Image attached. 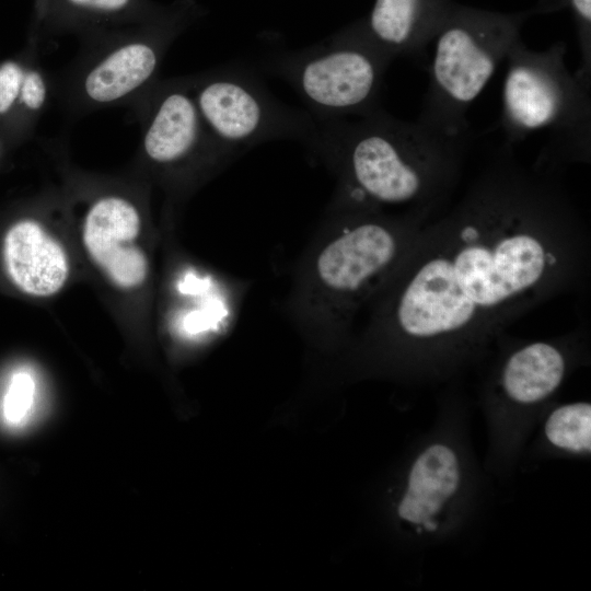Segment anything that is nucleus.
<instances>
[{"label": "nucleus", "mask_w": 591, "mask_h": 591, "mask_svg": "<svg viewBox=\"0 0 591 591\" xmlns=\"http://www.w3.org/2000/svg\"><path fill=\"white\" fill-rule=\"evenodd\" d=\"M23 74L14 62H5L0 67V114L5 113L21 91Z\"/></svg>", "instance_id": "18"}, {"label": "nucleus", "mask_w": 591, "mask_h": 591, "mask_svg": "<svg viewBox=\"0 0 591 591\" xmlns=\"http://www.w3.org/2000/svg\"><path fill=\"white\" fill-rule=\"evenodd\" d=\"M464 460L455 445L434 440L414 457L396 503V517L418 536L438 533L462 496Z\"/></svg>", "instance_id": "8"}, {"label": "nucleus", "mask_w": 591, "mask_h": 591, "mask_svg": "<svg viewBox=\"0 0 591 591\" xmlns=\"http://www.w3.org/2000/svg\"><path fill=\"white\" fill-rule=\"evenodd\" d=\"M194 101L209 132L233 160L273 140L292 139L308 147L316 134V120L308 111L278 101L240 67L204 81Z\"/></svg>", "instance_id": "7"}, {"label": "nucleus", "mask_w": 591, "mask_h": 591, "mask_svg": "<svg viewBox=\"0 0 591 591\" xmlns=\"http://www.w3.org/2000/svg\"><path fill=\"white\" fill-rule=\"evenodd\" d=\"M158 56L153 47L143 43L123 46L85 78L84 89L96 102H112L143 84L154 72Z\"/></svg>", "instance_id": "14"}, {"label": "nucleus", "mask_w": 591, "mask_h": 591, "mask_svg": "<svg viewBox=\"0 0 591 591\" xmlns=\"http://www.w3.org/2000/svg\"><path fill=\"white\" fill-rule=\"evenodd\" d=\"M450 7L443 0H375L363 32L393 59L422 62Z\"/></svg>", "instance_id": "12"}, {"label": "nucleus", "mask_w": 591, "mask_h": 591, "mask_svg": "<svg viewBox=\"0 0 591 591\" xmlns=\"http://www.w3.org/2000/svg\"><path fill=\"white\" fill-rule=\"evenodd\" d=\"M393 58L363 31L268 58L265 68L285 80L316 120L357 116L378 106Z\"/></svg>", "instance_id": "6"}, {"label": "nucleus", "mask_w": 591, "mask_h": 591, "mask_svg": "<svg viewBox=\"0 0 591 591\" xmlns=\"http://www.w3.org/2000/svg\"><path fill=\"white\" fill-rule=\"evenodd\" d=\"M524 15L450 7L432 42L429 84L419 117L465 134V113L482 93L511 46Z\"/></svg>", "instance_id": "4"}, {"label": "nucleus", "mask_w": 591, "mask_h": 591, "mask_svg": "<svg viewBox=\"0 0 591 591\" xmlns=\"http://www.w3.org/2000/svg\"><path fill=\"white\" fill-rule=\"evenodd\" d=\"M565 54L563 42L543 51L528 48L521 38L511 46L500 117L509 141L548 129L555 150L586 151L589 147L591 81L568 70Z\"/></svg>", "instance_id": "5"}, {"label": "nucleus", "mask_w": 591, "mask_h": 591, "mask_svg": "<svg viewBox=\"0 0 591 591\" xmlns=\"http://www.w3.org/2000/svg\"><path fill=\"white\" fill-rule=\"evenodd\" d=\"M566 360L554 345L536 341L510 355L501 372V389L513 404L526 407L543 403L560 386Z\"/></svg>", "instance_id": "13"}, {"label": "nucleus", "mask_w": 591, "mask_h": 591, "mask_svg": "<svg viewBox=\"0 0 591 591\" xmlns=\"http://www.w3.org/2000/svg\"><path fill=\"white\" fill-rule=\"evenodd\" d=\"M205 128L195 101L185 91H169L161 99L146 132V153L161 165L179 164L199 154L223 166L216 158L200 153L201 150L219 152L233 162L211 134H205Z\"/></svg>", "instance_id": "11"}, {"label": "nucleus", "mask_w": 591, "mask_h": 591, "mask_svg": "<svg viewBox=\"0 0 591 591\" xmlns=\"http://www.w3.org/2000/svg\"><path fill=\"white\" fill-rule=\"evenodd\" d=\"M76 5L101 10V11H117L126 7L129 0H69Z\"/></svg>", "instance_id": "20"}, {"label": "nucleus", "mask_w": 591, "mask_h": 591, "mask_svg": "<svg viewBox=\"0 0 591 591\" xmlns=\"http://www.w3.org/2000/svg\"><path fill=\"white\" fill-rule=\"evenodd\" d=\"M35 395V382L26 371L14 373L3 399V413L8 421L21 422L30 413Z\"/></svg>", "instance_id": "16"}, {"label": "nucleus", "mask_w": 591, "mask_h": 591, "mask_svg": "<svg viewBox=\"0 0 591 591\" xmlns=\"http://www.w3.org/2000/svg\"><path fill=\"white\" fill-rule=\"evenodd\" d=\"M2 259L11 282L33 297L57 293L69 276V260L61 244L31 219L20 220L7 230Z\"/></svg>", "instance_id": "10"}, {"label": "nucleus", "mask_w": 591, "mask_h": 591, "mask_svg": "<svg viewBox=\"0 0 591 591\" xmlns=\"http://www.w3.org/2000/svg\"><path fill=\"white\" fill-rule=\"evenodd\" d=\"M351 117L315 119L308 148L337 178L333 199L375 208L431 194L451 174L470 138L420 117L395 118L380 107Z\"/></svg>", "instance_id": "1"}, {"label": "nucleus", "mask_w": 591, "mask_h": 591, "mask_svg": "<svg viewBox=\"0 0 591 591\" xmlns=\"http://www.w3.org/2000/svg\"><path fill=\"white\" fill-rule=\"evenodd\" d=\"M569 5L576 15L579 31L581 67L580 76L591 78V0H569Z\"/></svg>", "instance_id": "17"}, {"label": "nucleus", "mask_w": 591, "mask_h": 591, "mask_svg": "<svg viewBox=\"0 0 591 591\" xmlns=\"http://www.w3.org/2000/svg\"><path fill=\"white\" fill-rule=\"evenodd\" d=\"M470 230L467 243L426 260L398 292L389 323L401 334L433 339L456 333L542 279L548 255L536 235L511 229L484 237Z\"/></svg>", "instance_id": "2"}, {"label": "nucleus", "mask_w": 591, "mask_h": 591, "mask_svg": "<svg viewBox=\"0 0 591 591\" xmlns=\"http://www.w3.org/2000/svg\"><path fill=\"white\" fill-rule=\"evenodd\" d=\"M543 433L554 448L573 455H589L591 450V405L575 402L560 405L545 419Z\"/></svg>", "instance_id": "15"}, {"label": "nucleus", "mask_w": 591, "mask_h": 591, "mask_svg": "<svg viewBox=\"0 0 591 591\" xmlns=\"http://www.w3.org/2000/svg\"><path fill=\"white\" fill-rule=\"evenodd\" d=\"M141 219L136 207L120 197H105L89 209L83 244L91 259L120 289L142 286L149 274L144 253L134 244Z\"/></svg>", "instance_id": "9"}, {"label": "nucleus", "mask_w": 591, "mask_h": 591, "mask_svg": "<svg viewBox=\"0 0 591 591\" xmlns=\"http://www.w3.org/2000/svg\"><path fill=\"white\" fill-rule=\"evenodd\" d=\"M398 232L375 207L332 200L294 268L283 304L309 341L324 349L341 340L356 310L395 268Z\"/></svg>", "instance_id": "3"}, {"label": "nucleus", "mask_w": 591, "mask_h": 591, "mask_svg": "<svg viewBox=\"0 0 591 591\" xmlns=\"http://www.w3.org/2000/svg\"><path fill=\"white\" fill-rule=\"evenodd\" d=\"M21 96L24 104L31 109H38L46 97V88L39 73L31 71L23 77Z\"/></svg>", "instance_id": "19"}]
</instances>
